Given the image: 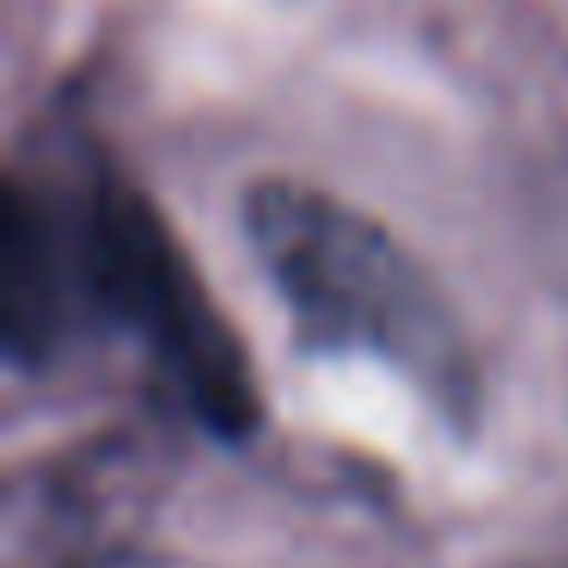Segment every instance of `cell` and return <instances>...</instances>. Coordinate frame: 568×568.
Here are the masks:
<instances>
[{"label": "cell", "instance_id": "cell-1", "mask_svg": "<svg viewBox=\"0 0 568 568\" xmlns=\"http://www.w3.org/2000/svg\"><path fill=\"white\" fill-rule=\"evenodd\" d=\"M245 233L312 348L385 361L453 422H470V336L428 270L379 221L312 184L263 178L245 190Z\"/></svg>", "mask_w": 568, "mask_h": 568}, {"label": "cell", "instance_id": "cell-2", "mask_svg": "<svg viewBox=\"0 0 568 568\" xmlns=\"http://www.w3.org/2000/svg\"><path fill=\"white\" fill-rule=\"evenodd\" d=\"M55 196H62L68 257H74L87 324L135 336L160 367V379L172 385V397L202 428L226 440L257 428L263 404L251 385V361L226 331L202 275L178 251L160 209L111 172H87L74 190L55 184Z\"/></svg>", "mask_w": 568, "mask_h": 568}]
</instances>
